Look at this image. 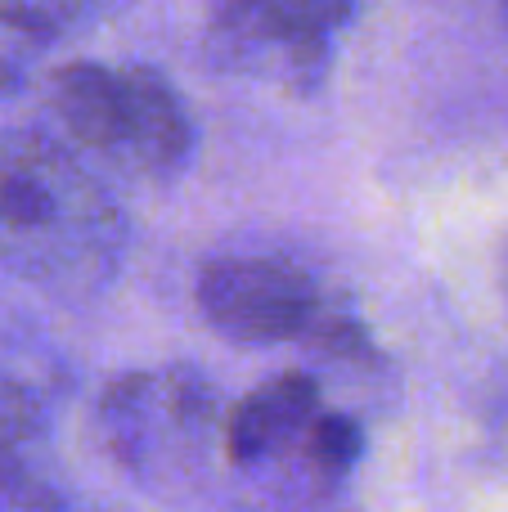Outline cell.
Wrapping results in <instances>:
<instances>
[{
  "instance_id": "ba28073f",
  "label": "cell",
  "mask_w": 508,
  "mask_h": 512,
  "mask_svg": "<svg viewBox=\"0 0 508 512\" xmlns=\"http://www.w3.org/2000/svg\"><path fill=\"white\" fill-rule=\"evenodd\" d=\"M360 454H365V432H360V423L347 414H338V409H324V414L315 418L311 436H306L302 490L311 499L333 495V490L356 472Z\"/></svg>"
},
{
  "instance_id": "277c9868",
  "label": "cell",
  "mask_w": 508,
  "mask_h": 512,
  "mask_svg": "<svg viewBox=\"0 0 508 512\" xmlns=\"http://www.w3.org/2000/svg\"><path fill=\"white\" fill-rule=\"evenodd\" d=\"M198 310L221 337L239 346L311 342L324 355H369L365 328L342 315L338 301L302 261L270 252L216 256L198 274Z\"/></svg>"
},
{
  "instance_id": "30bf717a",
  "label": "cell",
  "mask_w": 508,
  "mask_h": 512,
  "mask_svg": "<svg viewBox=\"0 0 508 512\" xmlns=\"http://www.w3.org/2000/svg\"><path fill=\"white\" fill-rule=\"evenodd\" d=\"M500 283H504V306H508V248H504V265H500Z\"/></svg>"
},
{
  "instance_id": "5b68a950",
  "label": "cell",
  "mask_w": 508,
  "mask_h": 512,
  "mask_svg": "<svg viewBox=\"0 0 508 512\" xmlns=\"http://www.w3.org/2000/svg\"><path fill=\"white\" fill-rule=\"evenodd\" d=\"M356 0H207V54L225 72L315 90Z\"/></svg>"
},
{
  "instance_id": "6da1fadb",
  "label": "cell",
  "mask_w": 508,
  "mask_h": 512,
  "mask_svg": "<svg viewBox=\"0 0 508 512\" xmlns=\"http://www.w3.org/2000/svg\"><path fill=\"white\" fill-rule=\"evenodd\" d=\"M131 243L117 194L41 131H0V270L54 297H95Z\"/></svg>"
},
{
  "instance_id": "8992f818",
  "label": "cell",
  "mask_w": 508,
  "mask_h": 512,
  "mask_svg": "<svg viewBox=\"0 0 508 512\" xmlns=\"http://www.w3.org/2000/svg\"><path fill=\"white\" fill-rule=\"evenodd\" d=\"M320 414V382L311 373H279L225 414L221 450L230 468L248 477H284V486H302L306 436Z\"/></svg>"
},
{
  "instance_id": "9c48e42d",
  "label": "cell",
  "mask_w": 508,
  "mask_h": 512,
  "mask_svg": "<svg viewBox=\"0 0 508 512\" xmlns=\"http://www.w3.org/2000/svg\"><path fill=\"white\" fill-rule=\"evenodd\" d=\"M122 0H0V27L23 36H63L108 18Z\"/></svg>"
},
{
  "instance_id": "8fae6325",
  "label": "cell",
  "mask_w": 508,
  "mask_h": 512,
  "mask_svg": "<svg viewBox=\"0 0 508 512\" xmlns=\"http://www.w3.org/2000/svg\"><path fill=\"white\" fill-rule=\"evenodd\" d=\"M500 5H504V23H508V0H500Z\"/></svg>"
},
{
  "instance_id": "7a4b0ae2",
  "label": "cell",
  "mask_w": 508,
  "mask_h": 512,
  "mask_svg": "<svg viewBox=\"0 0 508 512\" xmlns=\"http://www.w3.org/2000/svg\"><path fill=\"white\" fill-rule=\"evenodd\" d=\"M50 108L68 140L122 180L167 185L194 158L185 99L140 63H68L50 81Z\"/></svg>"
},
{
  "instance_id": "3957f363",
  "label": "cell",
  "mask_w": 508,
  "mask_h": 512,
  "mask_svg": "<svg viewBox=\"0 0 508 512\" xmlns=\"http://www.w3.org/2000/svg\"><path fill=\"white\" fill-rule=\"evenodd\" d=\"M99 432L131 481L176 490L198 477L212 445L225 436L221 391L194 364L122 373L99 396Z\"/></svg>"
},
{
  "instance_id": "52a82bcc",
  "label": "cell",
  "mask_w": 508,
  "mask_h": 512,
  "mask_svg": "<svg viewBox=\"0 0 508 512\" xmlns=\"http://www.w3.org/2000/svg\"><path fill=\"white\" fill-rule=\"evenodd\" d=\"M68 490L54 477L50 414L41 396L0 382V508H63Z\"/></svg>"
}]
</instances>
